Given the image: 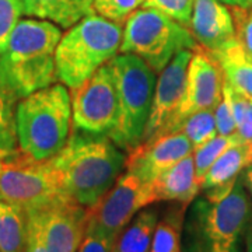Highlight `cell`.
<instances>
[{
    "label": "cell",
    "mask_w": 252,
    "mask_h": 252,
    "mask_svg": "<svg viewBox=\"0 0 252 252\" xmlns=\"http://www.w3.org/2000/svg\"><path fill=\"white\" fill-rule=\"evenodd\" d=\"M126 157L108 136L72 129L69 143L54 157L66 198L86 209L94 206L124 174Z\"/></svg>",
    "instance_id": "cell-1"
},
{
    "label": "cell",
    "mask_w": 252,
    "mask_h": 252,
    "mask_svg": "<svg viewBox=\"0 0 252 252\" xmlns=\"http://www.w3.org/2000/svg\"><path fill=\"white\" fill-rule=\"evenodd\" d=\"M61 38V28L51 21L39 18L18 21L0 55V77L18 99L58 80L55 52Z\"/></svg>",
    "instance_id": "cell-2"
},
{
    "label": "cell",
    "mask_w": 252,
    "mask_h": 252,
    "mask_svg": "<svg viewBox=\"0 0 252 252\" xmlns=\"http://www.w3.org/2000/svg\"><path fill=\"white\" fill-rule=\"evenodd\" d=\"M251 215V199L240 178L221 200L198 196L185 213L182 252H243Z\"/></svg>",
    "instance_id": "cell-3"
},
{
    "label": "cell",
    "mask_w": 252,
    "mask_h": 252,
    "mask_svg": "<svg viewBox=\"0 0 252 252\" xmlns=\"http://www.w3.org/2000/svg\"><path fill=\"white\" fill-rule=\"evenodd\" d=\"M18 152L34 160L61 153L72 136V98L64 84H52L20 99L16 109Z\"/></svg>",
    "instance_id": "cell-4"
},
{
    "label": "cell",
    "mask_w": 252,
    "mask_h": 252,
    "mask_svg": "<svg viewBox=\"0 0 252 252\" xmlns=\"http://www.w3.org/2000/svg\"><path fill=\"white\" fill-rule=\"evenodd\" d=\"M121 24L91 13L62 35L55 52L56 76L70 90L77 89L121 51Z\"/></svg>",
    "instance_id": "cell-5"
},
{
    "label": "cell",
    "mask_w": 252,
    "mask_h": 252,
    "mask_svg": "<svg viewBox=\"0 0 252 252\" xmlns=\"http://www.w3.org/2000/svg\"><path fill=\"white\" fill-rule=\"evenodd\" d=\"M118 91V122L108 137L129 153L143 142L156 89V72L132 54L111 61Z\"/></svg>",
    "instance_id": "cell-6"
},
{
    "label": "cell",
    "mask_w": 252,
    "mask_h": 252,
    "mask_svg": "<svg viewBox=\"0 0 252 252\" xmlns=\"http://www.w3.org/2000/svg\"><path fill=\"white\" fill-rule=\"evenodd\" d=\"M196 46L187 26L158 10L142 7L126 20L119 54L136 55L160 73L178 52Z\"/></svg>",
    "instance_id": "cell-7"
},
{
    "label": "cell",
    "mask_w": 252,
    "mask_h": 252,
    "mask_svg": "<svg viewBox=\"0 0 252 252\" xmlns=\"http://www.w3.org/2000/svg\"><path fill=\"white\" fill-rule=\"evenodd\" d=\"M0 193L23 207L27 215L70 200L64 195L61 171L54 157L34 160L18 150L0 170Z\"/></svg>",
    "instance_id": "cell-8"
},
{
    "label": "cell",
    "mask_w": 252,
    "mask_h": 252,
    "mask_svg": "<svg viewBox=\"0 0 252 252\" xmlns=\"http://www.w3.org/2000/svg\"><path fill=\"white\" fill-rule=\"evenodd\" d=\"M153 203H157V200L152 182L126 171L94 206L87 209L86 228L117 240L132 219Z\"/></svg>",
    "instance_id": "cell-9"
},
{
    "label": "cell",
    "mask_w": 252,
    "mask_h": 252,
    "mask_svg": "<svg viewBox=\"0 0 252 252\" xmlns=\"http://www.w3.org/2000/svg\"><path fill=\"white\" fill-rule=\"evenodd\" d=\"M73 130L108 136L118 122V91L111 63L104 64L72 94Z\"/></svg>",
    "instance_id": "cell-10"
},
{
    "label": "cell",
    "mask_w": 252,
    "mask_h": 252,
    "mask_svg": "<svg viewBox=\"0 0 252 252\" xmlns=\"http://www.w3.org/2000/svg\"><path fill=\"white\" fill-rule=\"evenodd\" d=\"M223 84L224 76L213 55L200 45L196 46L188 64L178 108L156 136L177 132L181 124L198 111L216 108L223 98Z\"/></svg>",
    "instance_id": "cell-11"
},
{
    "label": "cell",
    "mask_w": 252,
    "mask_h": 252,
    "mask_svg": "<svg viewBox=\"0 0 252 252\" xmlns=\"http://www.w3.org/2000/svg\"><path fill=\"white\" fill-rule=\"evenodd\" d=\"M32 215L38 220L46 252H77L87 227L86 207L62 200Z\"/></svg>",
    "instance_id": "cell-12"
},
{
    "label": "cell",
    "mask_w": 252,
    "mask_h": 252,
    "mask_svg": "<svg viewBox=\"0 0 252 252\" xmlns=\"http://www.w3.org/2000/svg\"><path fill=\"white\" fill-rule=\"evenodd\" d=\"M192 153L193 146L190 140L184 132L177 130L142 142L127 153L125 170L147 182H153L162 172Z\"/></svg>",
    "instance_id": "cell-13"
},
{
    "label": "cell",
    "mask_w": 252,
    "mask_h": 252,
    "mask_svg": "<svg viewBox=\"0 0 252 252\" xmlns=\"http://www.w3.org/2000/svg\"><path fill=\"white\" fill-rule=\"evenodd\" d=\"M192 52L193 51L188 49L178 52L172 58L171 62L158 73L160 76L156 83L150 117L146 125L143 142L157 135L178 108Z\"/></svg>",
    "instance_id": "cell-14"
},
{
    "label": "cell",
    "mask_w": 252,
    "mask_h": 252,
    "mask_svg": "<svg viewBox=\"0 0 252 252\" xmlns=\"http://www.w3.org/2000/svg\"><path fill=\"white\" fill-rule=\"evenodd\" d=\"M189 31L198 45L216 52L235 38L230 9L219 0H193Z\"/></svg>",
    "instance_id": "cell-15"
},
{
    "label": "cell",
    "mask_w": 252,
    "mask_h": 252,
    "mask_svg": "<svg viewBox=\"0 0 252 252\" xmlns=\"http://www.w3.org/2000/svg\"><path fill=\"white\" fill-rule=\"evenodd\" d=\"M250 165H252V143L241 142L228 147L213 162L202 181L203 196L215 202L224 199Z\"/></svg>",
    "instance_id": "cell-16"
},
{
    "label": "cell",
    "mask_w": 252,
    "mask_h": 252,
    "mask_svg": "<svg viewBox=\"0 0 252 252\" xmlns=\"http://www.w3.org/2000/svg\"><path fill=\"white\" fill-rule=\"evenodd\" d=\"M157 202H174L189 206L200 192L196 181L193 153L184 157L152 182Z\"/></svg>",
    "instance_id": "cell-17"
},
{
    "label": "cell",
    "mask_w": 252,
    "mask_h": 252,
    "mask_svg": "<svg viewBox=\"0 0 252 252\" xmlns=\"http://www.w3.org/2000/svg\"><path fill=\"white\" fill-rule=\"evenodd\" d=\"M24 14L69 28L94 13V0H23Z\"/></svg>",
    "instance_id": "cell-18"
},
{
    "label": "cell",
    "mask_w": 252,
    "mask_h": 252,
    "mask_svg": "<svg viewBox=\"0 0 252 252\" xmlns=\"http://www.w3.org/2000/svg\"><path fill=\"white\" fill-rule=\"evenodd\" d=\"M210 54L221 67L224 80L235 90L252 97V62L247 58L240 42L234 38Z\"/></svg>",
    "instance_id": "cell-19"
},
{
    "label": "cell",
    "mask_w": 252,
    "mask_h": 252,
    "mask_svg": "<svg viewBox=\"0 0 252 252\" xmlns=\"http://www.w3.org/2000/svg\"><path fill=\"white\" fill-rule=\"evenodd\" d=\"M27 237L26 210L0 193V252H26Z\"/></svg>",
    "instance_id": "cell-20"
},
{
    "label": "cell",
    "mask_w": 252,
    "mask_h": 252,
    "mask_svg": "<svg viewBox=\"0 0 252 252\" xmlns=\"http://www.w3.org/2000/svg\"><path fill=\"white\" fill-rule=\"evenodd\" d=\"M158 220L157 209H142L118 235L112 252H150Z\"/></svg>",
    "instance_id": "cell-21"
},
{
    "label": "cell",
    "mask_w": 252,
    "mask_h": 252,
    "mask_svg": "<svg viewBox=\"0 0 252 252\" xmlns=\"http://www.w3.org/2000/svg\"><path fill=\"white\" fill-rule=\"evenodd\" d=\"M187 207L177 203L158 220L150 252H182V225Z\"/></svg>",
    "instance_id": "cell-22"
},
{
    "label": "cell",
    "mask_w": 252,
    "mask_h": 252,
    "mask_svg": "<svg viewBox=\"0 0 252 252\" xmlns=\"http://www.w3.org/2000/svg\"><path fill=\"white\" fill-rule=\"evenodd\" d=\"M18 97L4 84L0 77V150H17V127H16V109Z\"/></svg>",
    "instance_id": "cell-23"
},
{
    "label": "cell",
    "mask_w": 252,
    "mask_h": 252,
    "mask_svg": "<svg viewBox=\"0 0 252 252\" xmlns=\"http://www.w3.org/2000/svg\"><path fill=\"white\" fill-rule=\"evenodd\" d=\"M223 94L230 102L235 119V135L243 143H252V97L235 90L227 81L223 84Z\"/></svg>",
    "instance_id": "cell-24"
},
{
    "label": "cell",
    "mask_w": 252,
    "mask_h": 252,
    "mask_svg": "<svg viewBox=\"0 0 252 252\" xmlns=\"http://www.w3.org/2000/svg\"><path fill=\"white\" fill-rule=\"evenodd\" d=\"M237 143H241L237 135L223 136L217 135L210 139L205 144L199 146L193 150V161H195V174L199 185H202V181L205 178L209 168L213 165V162L224 153L225 150Z\"/></svg>",
    "instance_id": "cell-25"
},
{
    "label": "cell",
    "mask_w": 252,
    "mask_h": 252,
    "mask_svg": "<svg viewBox=\"0 0 252 252\" xmlns=\"http://www.w3.org/2000/svg\"><path fill=\"white\" fill-rule=\"evenodd\" d=\"M193 146V150L217 136L215 109H202L188 117L178 127Z\"/></svg>",
    "instance_id": "cell-26"
},
{
    "label": "cell",
    "mask_w": 252,
    "mask_h": 252,
    "mask_svg": "<svg viewBox=\"0 0 252 252\" xmlns=\"http://www.w3.org/2000/svg\"><path fill=\"white\" fill-rule=\"evenodd\" d=\"M144 1L146 0H94L93 6L98 16L122 26V23H126L136 10L143 6Z\"/></svg>",
    "instance_id": "cell-27"
},
{
    "label": "cell",
    "mask_w": 252,
    "mask_h": 252,
    "mask_svg": "<svg viewBox=\"0 0 252 252\" xmlns=\"http://www.w3.org/2000/svg\"><path fill=\"white\" fill-rule=\"evenodd\" d=\"M23 14V0H0V55L4 52L10 36Z\"/></svg>",
    "instance_id": "cell-28"
},
{
    "label": "cell",
    "mask_w": 252,
    "mask_h": 252,
    "mask_svg": "<svg viewBox=\"0 0 252 252\" xmlns=\"http://www.w3.org/2000/svg\"><path fill=\"white\" fill-rule=\"evenodd\" d=\"M230 13L234 24L235 39L252 62V7H230Z\"/></svg>",
    "instance_id": "cell-29"
},
{
    "label": "cell",
    "mask_w": 252,
    "mask_h": 252,
    "mask_svg": "<svg viewBox=\"0 0 252 252\" xmlns=\"http://www.w3.org/2000/svg\"><path fill=\"white\" fill-rule=\"evenodd\" d=\"M143 7H152L158 10L168 17L174 18L182 26L189 27L193 0H146Z\"/></svg>",
    "instance_id": "cell-30"
},
{
    "label": "cell",
    "mask_w": 252,
    "mask_h": 252,
    "mask_svg": "<svg viewBox=\"0 0 252 252\" xmlns=\"http://www.w3.org/2000/svg\"><path fill=\"white\" fill-rule=\"evenodd\" d=\"M217 133L223 136L235 135V119L228 97L223 94V98L215 108Z\"/></svg>",
    "instance_id": "cell-31"
},
{
    "label": "cell",
    "mask_w": 252,
    "mask_h": 252,
    "mask_svg": "<svg viewBox=\"0 0 252 252\" xmlns=\"http://www.w3.org/2000/svg\"><path fill=\"white\" fill-rule=\"evenodd\" d=\"M115 241L117 240L99 231L86 228V234L83 237V241L77 252H112Z\"/></svg>",
    "instance_id": "cell-32"
},
{
    "label": "cell",
    "mask_w": 252,
    "mask_h": 252,
    "mask_svg": "<svg viewBox=\"0 0 252 252\" xmlns=\"http://www.w3.org/2000/svg\"><path fill=\"white\" fill-rule=\"evenodd\" d=\"M28 217V237H27V247L26 252H46L45 244L41 235L39 224L36 220L35 215L30 213Z\"/></svg>",
    "instance_id": "cell-33"
},
{
    "label": "cell",
    "mask_w": 252,
    "mask_h": 252,
    "mask_svg": "<svg viewBox=\"0 0 252 252\" xmlns=\"http://www.w3.org/2000/svg\"><path fill=\"white\" fill-rule=\"evenodd\" d=\"M240 180L243 182L244 188L248 190V193L251 195L252 198V165H250V167L241 174Z\"/></svg>",
    "instance_id": "cell-34"
},
{
    "label": "cell",
    "mask_w": 252,
    "mask_h": 252,
    "mask_svg": "<svg viewBox=\"0 0 252 252\" xmlns=\"http://www.w3.org/2000/svg\"><path fill=\"white\" fill-rule=\"evenodd\" d=\"M219 1H221L228 7H243V9L252 7V0H219Z\"/></svg>",
    "instance_id": "cell-35"
},
{
    "label": "cell",
    "mask_w": 252,
    "mask_h": 252,
    "mask_svg": "<svg viewBox=\"0 0 252 252\" xmlns=\"http://www.w3.org/2000/svg\"><path fill=\"white\" fill-rule=\"evenodd\" d=\"M244 243H245V250H247V252H252V215L250 221H248V225H247V230H245Z\"/></svg>",
    "instance_id": "cell-36"
},
{
    "label": "cell",
    "mask_w": 252,
    "mask_h": 252,
    "mask_svg": "<svg viewBox=\"0 0 252 252\" xmlns=\"http://www.w3.org/2000/svg\"><path fill=\"white\" fill-rule=\"evenodd\" d=\"M13 153H14V152H1V150H0V170H1V167L4 165V162L7 161V158H9Z\"/></svg>",
    "instance_id": "cell-37"
}]
</instances>
